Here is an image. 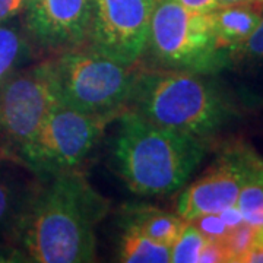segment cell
Listing matches in <instances>:
<instances>
[{"instance_id":"cell-25","label":"cell","mask_w":263,"mask_h":263,"mask_svg":"<svg viewBox=\"0 0 263 263\" xmlns=\"http://www.w3.org/2000/svg\"><path fill=\"white\" fill-rule=\"evenodd\" d=\"M235 5H257L263 6V0H216V8H227Z\"/></svg>"},{"instance_id":"cell-9","label":"cell","mask_w":263,"mask_h":263,"mask_svg":"<svg viewBox=\"0 0 263 263\" xmlns=\"http://www.w3.org/2000/svg\"><path fill=\"white\" fill-rule=\"evenodd\" d=\"M260 174L263 162L253 152L240 146L227 151L200 179L181 192L177 214L187 222L203 214H219L235 205L241 187Z\"/></svg>"},{"instance_id":"cell-23","label":"cell","mask_w":263,"mask_h":263,"mask_svg":"<svg viewBox=\"0 0 263 263\" xmlns=\"http://www.w3.org/2000/svg\"><path fill=\"white\" fill-rule=\"evenodd\" d=\"M219 216L222 218V221L226 222L227 227L230 228V230H233L237 226H240L241 222H245V219H243V215H241V212H240V209L237 208V205H233V206L227 208L224 211H221L219 212Z\"/></svg>"},{"instance_id":"cell-16","label":"cell","mask_w":263,"mask_h":263,"mask_svg":"<svg viewBox=\"0 0 263 263\" xmlns=\"http://www.w3.org/2000/svg\"><path fill=\"white\" fill-rule=\"evenodd\" d=\"M206 238L192 222H187L177 240L170 247V262L173 263H197L199 254Z\"/></svg>"},{"instance_id":"cell-8","label":"cell","mask_w":263,"mask_h":263,"mask_svg":"<svg viewBox=\"0 0 263 263\" xmlns=\"http://www.w3.org/2000/svg\"><path fill=\"white\" fill-rule=\"evenodd\" d=\"M155 2L92 0L88 48L122 65H136L145 54Z\"/></svg>"},{"instance_id":"cell-4","label":"cell","mask_w":263,"mask_h":263,"mask_svg":"<svg viewBox=\"0 0 263 263\" xmlns=\"http://www.w3.org/2000/svg\"><path fill=\"white\" fill-rule=\"evenodd\" d=\"M59 103L85 114H114L127 108L138 69L94 50L72 48L50 60Z\"/></svg>"},{"instance_id":"cell-5","label":"cell","mask_w":263,"mask_h":263,"mask_svg":"<svg viewBox=\"0 0 263 263\" xmlns=\"http://www.w3.org/2000/svg\"><path fill=\"white\" fill-rule=\"evenodd\" d=\"M145 53L157 69L211 73L224 67L230 51L216 44L209 13L186 9L176 0H157Z\"/></svg>"},{"instance_id":"cell-20","label":"cell","mask_w":263,"mask_h":263,"mask_svg":"<svg viewBox=\"0 0 263 263\" xmlns=\"http://www.w3.org/2000/svg\"><path fill=\"white\" fill-rule=\"evenodd\" d=\"M228 262V254L222 241H214L208 240L206 245L203 246L202 252L199 254L197 263H222Z\"/></svg>"},{"instance_id":"cell-3","label":"cell","mask_w":263,"mask_h":263,"mask_svg":"<svg viewBox=\"0 0 263 263\" xmlns=\"http://www.w3.org/2000/svg\"><path fill=\"white\" fill-rule=\"evenodd\" d=\"M127 108L151 123L208 141L233 117L224 94L200 73L138 70Z\"/></svg>"},{"instance_id":"cell-24","label":"cell","mask_w":263,"mask_h":263,"mask_svg":"<svg viewBox=\"0 0 263 263\" xmlns=\"http://www.w3.org/2000/svg\"><path fill=\"white\" fill-rule=\"evenodd\" d=\"M238 263H263V243L254 241L253 246L246 252Z\"/></svg>"},{"instance_id":"cell-14","label":"cell","mask_w":263,"mask_h":263,"mask_svg":"<svg viewBox=\"0 0 263 263\" xmlns=\"http://www.w3.org/2000/svg\"><path fill=\"white\" fill-rule=\"evenodd\" d=\"M187 221L177 214L162 212L154 208H130L124 226L135 227L149 238L171 247L183 231Z\"/></svg>"},{"instance_id":"cell-21","label":"cell","mask_w":263,"mask_h":263,"mask_svg":"<svg viewBox=\"0 0 263 263\" xmlns=\"http://www.w3.org/2000/svg\"><path fill=\"white\" fill-rule=\"evenodd\" d=\"M27 0H0V22L21 15Z\"/></svg>"},{"instance_id":"cell-11","label":"cell","mask_w":263,"mask_h":263,"mask_svg":"<svg viewBox=\"0 0 263 263\" xmlns=\"http://www.w3.org/2000/svg\"><path fill=\"white\" fill-rule=\"evenodd\" d=\"M43 180L22 160L0 157V247L16 249Z\"/></svg>"},{"instance_id":"cell-17","label":"cell","mask_w":263,"mask_h":263,"mask_svg":"<svg viewBox=\"0 0 263 263\" xmlns=\"http://www.w3.org/2000/svg\"><path fill=\"white\" fill-rule=\"evenodd\" d=\"M256 237H257V230L247 222H241L240 226L233 228L226 237V240L222 241L228 254V262H238L241 256L253 246Z\"/></svg>"},{"instance_id":"cell-1","label":"cell","mask_w":263,"mask_h":263,"mask_svg":"<svg viewBox=\"0 0 263 263\" xmlns=\"http://www.w3.org/2000/svg\"><path fill=\"white\" fill-rule=\"evenodd\" d=\"M108 208V200L78 170L43 180L18 250L28 262H94L95 226L107 215Z\"/></svg>"},{"instance_id":"cell-15","label":"cell","mask_w":263,"mask_h":263,"mask_svg":"<svg viewBox=\"0 0 263 263\" xmlns=\"http://www.w3.org/2000/svg\"><path fill=\"white\" fill-rule=\"evenodd\" d=\"M119 260L124 263H168L170 247L152 240L135 227L124 226L119 246Z\"/></svg>"},{"instance_id":"cell-13","label":"cell","mask_w":263,"mask_h":263,"mask_svg":"<svg viewBox=\"0 0 263 263\" xmlns=\"http://www.w3.org/2000/svg\"><path fill=\"white\" fill-rule=\"evenodd\" d=\"M32 47L19 15L0 22V85L28 63Z\"/></svg>"},{"instance_id":"cell-2","label":"cell","mask_w":263,"mask_h":263,"mask_svg":"<svg viewBox=\"0 0 263 263\" xmlns=\"http://www.w3.org/2000/svg\"><path fill=\"white\" fill-rule=\"evenodd\" d=\"M113 139L114 165L133 193L154 196L186 184L206 152V141L157 126L126 108Z\"/></svg>"},{"instance_id":"cell-22","label":"cell","mask_w":263,"mask_h":263,"mask_svg":"<svg viewBox=\"0 0 263 263\" xmlns=\"http://www.w3.org/2000/svg\"><path fill=\"white\" fill-rule=\"evenodd\" d=\"M186 9L199 12V13H209L216 9V0H176Z\"/></svg>"},{"instance_id":"cell-19","label":"cell","mask_w":263,"mask_h":263,"mask_svg":"<svg viewBox=\"0 0 263 263\" xmlns=\"http://www.w3.org/2000/svg\"><path fill=\"white\" fill-rule=\"evenodd\" d=\"M231 59H263V13L253 32L231 51Z\"/></svg>"},{"instance_id":"cell-10","label":"cell","mask_w":263,"mask_h":263,"mask_svg":"<svg viewBox=\"0 0 263 263\" xmlns=\"http://www.w3.org/2000/svg\"><path fill=\"white\" fill-rule=\"evenodd\" d=\"M21 15L34 47L62 53L86 41L92 0H27Z\"/></svg>"},{"instance_id":"cell-7","label":"cell","mask_w":263,"mask_h":263,"mask_svg":"<svg viewBox=\"0 0 263 263\" xmlns=\"http://www.w3.org/2000/svg\"><path fill=\"white\" fill-rule=\"evenodd\" d=\"M57 104L50 60L21 69L0 85V133L22 149Z\"/></svg>"},{"instance_id":"cell-18","label":"cell","mask_w":263,"mask_h":263,"mask_svg":"<svg viewBox=\"0 0 263 263\" xmlns=\"http://www.w3.org/2000/svg\"><path fill=\"white\" fill-rule=\"evenodd\" d=\"M190 222L196 227L206 240H214V241H224L228 233L231 231L219 214H203Z\"/></svg>"},{"instance_id":"cell-6","label":"cell","mask_w":263,"mask_h":263,"mask_svg":"<svg viewBox=\"0 0 263 263\" xmlns=\"http://www.w3.org/2000/svg\"><path fill=\"white\" fill-rule=\"evenodd\" d=\"M122 113L85 114L59 103L32 141L18 151V158L41 180L78 170Z\"/></svg>"},{"instance_id":"cell-12","label":"cell","mask_w":263,"mask_h":263,"mask_svg":"<svg viewBox=\"0 0 263 263\" xmlns=\"http://www.w3.org/2000/svg\"><path fill=\"white\" fill-rule=\"evenodd\" d=\"M263 6L257 5H235L216 8L209 12L211 27L218 47L230 51L240 46L254 31L262 18Z\"/></svg>"}]
</instances>
